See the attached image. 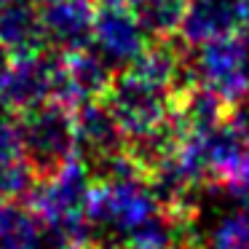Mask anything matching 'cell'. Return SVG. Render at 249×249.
<instances>
[{
	"label": "cell",
	"instance_id": "5b68a950",
	"mask_svg": "<svg viewBox=\"0 0 249 249\" xmlns=\"http://www.w3.org/2000/svg\"><path fill=\"white\" fill-rule=\"evenodd\" d=\"M147 33L137 22L131 6L118 3H97L94 17L91 51L110 67L113 72H124L140 59L147 49Z\"/></svg>",
	"mask_w": 249,
	"mask_h": 249
},
{
	"label": "cell",
	"instance_id": "7c38bea8",
	"mask_svg": "<svg viewBox=\"0 0 249 249\" xmlns=\"http://www.w3.org/2000/svg\"><path fill=\"white\" fill-rule=\"evenodd\" d=\"M209 249H249V209L222 217L209 233Z\"/></svg>",
	"mask_w": 249,
	"mask_h": 249
},
{
	"label": "cell",
	"instance_id": "277c9868",
	"mask_svg": "<svg viewBox=\"0 0 249 249\" xmlns=\"http://www.w3.org/2000/svg\"><path fill=\"white\" fill-rule=\"evenodd\" d=\"M62 59H65L62 51L56 54L38 51L30 56H17V65L8 67L0 83V105L24 113L49 99H56L62 81Z\"/></svg>",
	"mask_w": 249,
	"mask_h": 249
},
{
	"label": "cell",
	"instance_id": "e0dca14e",
	"mask_svg": "<svg viewBox=\"0 0 249 249\" xmlns=\"http://www.w3.org/2000/svg\"><path fill=\"white\" fill-rule=\"evenodd\" d=\"M244 3V24L249 27V0H241Z\"/></svg>",
	"mask_w": 249,
	"mask_h": 249
},
{
	"label": "cell",
	"instance_id": "8fae6325",
	"mask_svg": "<svg viewBox=\"0 0 249 249\" xmlns=\"http://www.w3.org/2000/svg\"><path fill=\"white\" fill-rule=\"evenodd\" d=\"M185 3L188 0H134L131 11H134L137 22L147 33V38H169L174 30H179L185 14Z\"/></svg>",
	"mask_w": 249,
	"mask_h": 249
},
{
	"label": "cell",
	"instance_id": "ba28073f",
	"mask_svg": "<svg viewBox=\"0 0 249 249\" xmlns=\"http://www.w3.org/2000/svg\"><path fill=\"white\" fill-rule=\"evenodd\" d=\"M244 24L241 0H188L179 22V33L188 43H212L238 33Z\"/></svg>",
	"mask_w": 249,
	"mask_h": 249
},
{
	"label": "cell",
	"instance_id": "30bf717a",
	"mask_svg": "<svg viewBox=\"0 0 249 249\" xmlns=\"http://www.w3.org/2000/svg\"><path fill=\"white\" fill-rule=\"evenodd\" d=\"M0 43L14 56H30L46 49L43 24H40L38 6H33V0L0 8Z\"/></svg>",
	"mask_w": 249,
	"mask_h": 249
},
{
	"label": "cell",
	"instance_id": "2e32d148",
	"mask_svg": "<svg viewBox=\"0 0 249 249\" xmlns=\"http://www.w3.org/2000/svg\"><path fill=\"white\" fill-rule=\"evenodd\" d=\"M11 54H8V49L3 43H0V83H3V78H6V72H8V67H11Z\"/></svg>",
	"mask_w": 249,
	"mask_h": 249
},
{
	"label": "cell",
	"instance_id": "3957f363",
	"mask_svg": "<svg viewBox=\"0 0 249 249\" xmlns=\"http://www.w3.org/2000/svg\"><path fill=\"white\" fill-rule=\"evenodd\" d=\"M193 70L201 86L228 105L241 102L249 94V30L204 43Z\"/></svg>",
	"mask_w": 249,
	"mask_h": 249
},
{
	"label": "cell",
	"instance_id": "7a4b0ae2",
	"mask_svg": "<svg viewBox=\"0 0 249 249\" xmlns=\"http://www.w3.org/2000/svg\"><path fill=\"white\" fill-rule=\"evenodd\" d=\"M102 102L110 107L124 134L129 137L145 134V131L172 121L174 115L172 89L145 81L131 70L118 72L110 81Z\"/></svg>",
	"mask_w": 249,
	"mask_h": 249
},
{
	"label": "cell",
	"instance_id": "9c48e42d",
	"mask_svg": "<svg viewBox=\"0 0 249 249\" xmlns=\"http://www.w3.org/2000/svg\"><path fill=\"white\" fill-rule=\"evenodd\" d=\"M75 147L97 163L107 156L124 153V129L102 99H86L75 110ZM86 163V166H89Z\"/></svg>",
	"mask_w": 249,
	"mask_h": 249
},
{
	"label": "cell",
	"instance_id": "6da1fadb",
	"mask_svg": "<svg viewBox=\"0 0 249 249\" xmlns=\"http://www.w3.org/2000/svg\"><path fill=\"white\" fill-rule=\"evenodd\" d=\"M19 134L24 161L33 166L35 177L49 179L75 153V113L70 105L49 99L19 115Z\"/></svg>",
	"mask_w": 249,
	"mask_h": 249
},
{
	"label": "cell",
	"instance_id": "4fadbf2b",
	"mask_svg": "<svg viewBox=\"0 0 249 249\" xmlns=\"http://www.w3.org/2000/svg\"><path fill=\"white\" fill-rule=\"evenodd\" d=\"M35 172L24 156L0 161V201H17L35 185Z\"/></svg>",
	"mask_w": 249,
	"mask_h": 249
},
{
	"label": "cell",
	"instance_id": "8992f818",
	"mask_svg": "<svg viewBox=\"0 0 249 249\" xmlns=\"http://www.w3.org/2000/svg\"><path fill=\"white\" fill-rule=\"evenodd\" d=\"M38 204L40 217H46L51 228H75L89 225L86 212L91 201V188H89V169L81 163H65L54 177L43 179Z\"/></svg>",
	"mask_w": 249,
	"mask_h": 249
},
{
	"label": "cell",
	"instance_id": "ac0fdd59",
	"mask_svg": "<svg viewBox=\"0 0 249 249\" xmlns=\"http://www.w3.org/2000/svg\"><path fill=\"white\" fill-rule=\"evenodd\" d=\"M11 3H24V0H0V8H3V6H11Z\"/></svg>",
	"mask_w": 249,
	"mask_h": 249
},
{
	"label": "cell",
	"instance_id": "5bb4252c",
	"mask_svg": "<svg viewBox=\"0 0 249 249\" xmlns=\"http://www.w3.org/2000/svg\"><path fill=\"white\" fill-rule=\"evenodd\" d=\"M22 156V134H19V118L11 110L0 105V161Z\"/></svg>",
	"mask_w": 249,
	"mask_h": 249
},
{
	"label": "cell",
	"instance_id": "9a60e30c",
	"mask_svg": "<svg viewBox=\"0 0 249 249\" xmlns=\"http://www.w3.org/2000/svg\"><path fill=\"white\" fill-rule=\"evenodd\" d=\"M233 121H236V126L244 131V134L249 137V107H244V110H238L236 115H233Z\"/></svg>",
	"mask_w": 249,
	"mask_h": 249
},
{
	"label": "cell",
	"instance_id": "52a82bcc",
	"mask_svg": "<svg viewBox=\"0 0 249 249\" xmlns=\"http://www.w3.org/2000/svg\"><path fill=\"white\" fill-rule=\"evenodd\" d=\"M46 46L62 54L83 51L91 46L97 0H40L38 6Z\"/></svg>",
	"mask_w": 249,
	"mask_h": 249
}]
</instances>
